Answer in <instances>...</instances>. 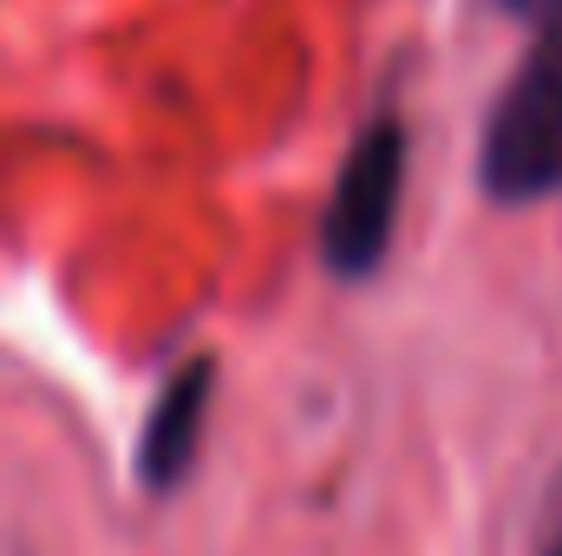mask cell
I'll use <instances>...</instances> for the list:
<instances>
[{"label":"cell","mask_w":562,"mask_h":556,"mask_svg":"<svg viewBox=\"0 0 562 556\" xmlns=\"http://www.w3.org/2000/svg\"><path fill=\"white\" fill-rule=\"evenodd\" d=\"M477 184L491 203H543L562 197V53L537 46L510 86L497 92L484 144H477Z\"/></svg>","instance_id":"cell-1"},{"label":"cell","mask_w":562,"mask_h":556,"mask_svg":"<svg viewBox=\"0 0 562 556\" xmlns=\"http://www.w3.org/2000/svg\"><path fill=\"white\" fill-rule=\"evenodd\" d=\"M406 157H413V138L393 112L360 125V138L347 144L340 177L321 210V263L340 281H360L380 269L393 223H400V197H406Z\"/></svg>","instance_id":"cell-2"},{"label":"cell","mask_w":562,"mask_h":556,"mask_svg":"<svg viewBox=\"0 0 562 556\" xmlns=\"http://www.w3.org/2000/svg\"><path fill=\"white\" fill-rule=\"evenodd\" d=\"M210 393H216V367L210 360H190L164 380L157 407L144 419L138 438V478L144 491H177L203 452V419H210Z\"/></svg>","instance_id":"cell-3"},{"label":"cell","mask_w":562,"mask_h":556,"mask_svg":"<svg viewBox=\"0 0 562 556\" xmlns=\"http://www.w3.org/2000/svg\"><path fill=\"white\" fill-rule=\"evenodd\" d=\"M524 26H537L543 33V46H557L562 53V0H504Z\"/></svg>","instance_id":"cell-4"},{"label":"cell","mask_w":562,"mask_h":556,"mask_svg":"<svg viewBox=\"0 0 562 556\" xmlns=\"http://www.w3.org/2000/svg\"><path fill=\"white\" fill-rule=\"evenodd\" d=\"M550 556H562V537H557V544H550Z\"/></svg>","instance_id":"cell-5"}]
</instances>
